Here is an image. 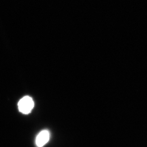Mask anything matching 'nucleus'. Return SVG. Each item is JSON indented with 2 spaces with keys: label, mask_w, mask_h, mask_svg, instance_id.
<instances>
[{
  "label": "nucleus",
  "mask_w": 147,
  "mask_h": 147,
  "mask_svg": "<svg viewBox=\"0 0 147 147\" xmlns=\"http://www.w3.org/2000/svg\"><path fill=\"white\" fill-rule=\"evenodd\" d=\"M50 132L47 130H42L37 136L36 144L38 147H42L49 141Z\"/></svg>",
  "instance_id": "nucleus-2"
},
{
  "label": "nucleus",
  "mask_w": 147,
  "mask_h": 147,
  "mask_svg": "<svg viewBox=\"0 0 147 147\" xmlns=\"http://www.w3.org/2000/svg\"><path fill=\"white\" fill-rule=\"evenodd\" d=\"M18 109L23 114L27 115L31 112L34 107V101L30 96H26L22 98L18 102Z\"/></svg>",
  "instance_id": "nucleus-1"
}]
</instances>
